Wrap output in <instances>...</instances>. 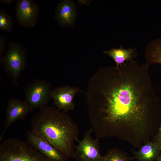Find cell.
Listing matches in <instances>:
<instances>
[{"instance_id":"6da1fadb","label":"cell","mask_w":161,"mask_h":161,"mask_svg":"<svg viewBox=\"0 0 161 161\" xmlns=\"http://www.w3.org/2000/svg\"><path fill=\"white\" fill-rule=\"evenodd\" d=\"M151 64L134 60L100 67L90 78L86 102L96 138L116 137L139 148L157 133L161 103L149 72Z\"/></svg>"},{"instance_id":"7a4b0ae2","label":"cell","mask_w":161,"mask_h":161,"mask_svg":"<svg viewBox=\"0 0 161 161\" xmlns=\"http://www.w3.org/2000/svg\"><path fill=\"white\" fill-rule=\"evenodd\" d=\"M32 130L61 152L68 159L73 157L79 140V128L66 112L47 105L40 109L31 121Z\"/></svg>"},{"instance_id":"3957f363","label":"cell","mask_w":161,"mask_h":161,"mask_svg":"<svg viewBox=\"0 0 161 161\" xmlns=\"http://www.w3.org/2000/svg\"><path fill=\"white\" fill-rule=\"evenodd\" d=\"M0 161H51L24 141L13 138L0 145Z\"/></svg>"},{"instance_id":"277c9868","label":"cell","mask_w":161,"mask_h":161,"mask_svg":"<svg viewBox=\"0 0 161 161\" xmlns=\"http://www.w3.org/2000/svg\"><path fill=\"white\" fill-rule=\"evenodd\" d=\"M8 49L0 59L5 73L11 80L13 86L18 84V80L22 72L25 68L26 51L20 44L12 41L8 43Z\"/></svg>"},{"instance_id":"5b68a950","label":"cell","mask_w":161,"mask_h":161,"mask_svg":"<svg viewBox=\"0 0 161 161\" xmlns=\"http://www.w3.org/2000/svg\"><path fill=\"white\" fill-rule=\"evenodd\" d=\"M52 87L49 81L39 79L33 80L24 87V100L32 111L47 106L51 98Z\"/></svg>"},{"instance_id":"8992f818","label":"cell","mask_w":161,"mask_h":161,"mask_svg":"<svg viewBox=\"0 0 161 161\" xmlns=\"http://www.w3.org/2000/svg\"><path fill=\"white\" fill-rule=\"evenodd\" d=\"M92 128L87 131L81 140H78L75 146L73 158L77 161H103V156L100 153L98 140L91 136Z\"/></svg>"},{"instance_id":"52a82bcc","label":"cell","mask_w":161,"mask_h":161,"mask_svg":"<svg viewBox=\"0 0 161 161\" xmlns=\"http://www.w3.org/2000/svg\"><path fill=\"white\" fill-rule=\"evenodd\" d=\"M16 16L18 24L24 28L35 26L38 19L39 8L32 0H18L16 3Z\"/></svg>"},{"instance_id":"ba28073f","label":"cell","mask_w":161,"mask_h":161,"mask_svg":"<svg viewBox=\"0 0 161 161\" xmlns=\"http://www.w3.org/2000/svg\"><path fill=\"white\" fill-rule=\"evenodd\" d=\"M78 92H83L77 87L67 85L52 89L51 98L53 100L57 108L66 112L74 110V98Z\"/></svg>"},{"instance_id":"9c48e42d","label":"cell","mask_w":161,"mask_h":161,"mask_svg":"<svg viewBox=\"0 0 161 161\" xmlns=\"http://www.w3.org/2000/svg\"><path fill=\"white\" fill-rule=\"evenodd\" d=\"M27 143L51 161H67L59 151L33 131L27 133Z\"/></svg>"},{"instance_id":"30bf717a","label":"cell","mask_w":161,"mask_h":161,"mask_svg":"<svg viewBox=\"0 0 161 161\" xmlns=\"http://www.w3.org/2000/svg\"><path fill=\"white\" fill-rule=\"evenodd\" d=\"M31 110L24 100L13 98L9 101L6 111L5 126L0 136L1 140L7 129L16 121L25 119L27 115Z\"/></svg>"},{"instance_id":"8fae6325","label":"cell","mask_w":161,"mask_h":161,"mask_svg":"<svg viewBox=\"0 0 161 161\" xmlns=\"http://www.w3.org/2000/svg\"><path fill=\"white\" fill-rule=\"evenodd\" d=\"M75 16V7L72 1L64 0L58 4L56 9L55 17L61 26H71L74 22Z\"/></svg>"},{"instance_id":"7c38bea8","label":"cell","mask_w":161,"mask_h":161,"mask_svg":"<svg viewBox=\"0 0 161 161\" xmlns=\"http://www.w3.org/2000/svg\"><path fill=\"white\" fill-rule=\"evenodd\" d=\"M138 151L133 149V157L130 160L139 161H154L157 160L161 152L160 143L148 141L142 145Z\"/></svg>"},{"instance_id":"4fadbf2b","label":"cell","mask_w":161,"mask_h":161,"mask_svg":"<svg viewBox=\"0 0 161 161\" xmlns=\"http://www.w3.org/2000/svg\"><path fill=\"white\" fill-rule=\"evenodd\" d=\"M103 53L113 59L117 67L126 62L134 60L133 59L136 58L137 55L136 47L125 49L122 46L118 48H112L109 50H104Z\"/></svg>"},{"instance_id":"5bb4252c","label":"cell","mask_w":161,"mask_h":161,"mask_svg":"<svg viewBox=\"0 0 161 161\" xmlns=\"http://www.w3.org/2000/svg\"><path fill=\"white\" fill-rule=\"evenodd\" d=\"M147 61L161 65V37L154 39L147 45L144 52Z\"/></svg>"},{"instance_id":"9a60e30c","label":"cell","mask_w":161,"mask_h":161,"mask_svg":"<svg viewBox=\"0 0 161 161\" xmlns=\"http://www.w3.org/2000/svg\"><path fill=\"white\" fill-rule=\"evenodd\" d=\"M126 153L116 148L108 150L103 156V161H130Z\"/></svg>"},{"instance_id":"2e32d148","label":"cell","mask_w":161,"mask_h":161,"mask_svg":"<svg viewBox=\"0 0 161 161\" xmlns=\"http://www.w3.org/2000/svg\"><path fill=\"white\" fill-rule=\"evenodd\" d=\"M13 22L12 17L5 10H0V29L9 32L13 29Z\"/></svg>"},{"instance_id":"e0dca14e","label":"cell","mask_w":161,"mask_h":161,"mask_svg":"<svg viewBox=\"0 0 161 161\" xmlns=\"http://www.w3.org/2000/svg\"><path fill=\"white\" fill-rule=\"evenodd\" d=\"M6 38L4 36L0 37V59L2 57L5 49L6 43Z\"/></svg>"},{"instance_id":"ac0fdd59","label":"cell","mask_w":161,"mask_h":161,"mask_svg":"<svg viewBox=\"0 0 161 161\" xmlns=\"http://www.w3.org/2000/svg\"><path fill=\"white\" fill-rule=\"evenodd\" d=\"M151 141H157L161 142V122L159 127L157 133L151 138Z\"/></svg>"},{"instance_id":"d6986e66","label":"cell","mask_w":161,"mask_h":161,"mask_svg":"<svg viewBox=\"0 0 161 161\" xmlns=\"http://www.w3.org/2000/svg\"><path fill=\"white\" fill-rule=\"evenodd\" d=\"M14 1V0H0V2L5 5H9Z\"/></svg>"},{"instance_id":"ffe728a7","label":"cell","mask_w":161,"mask_h":161,"mask_svg":"<svg viewBox=\"0 0 161 161\" xmlns=\"http://www.w3.org/2000/svg\"><path fill=\"white\" fill-rule=\"evenodd\" d=\"M161 152L157 161H161V142H160Z\"/></svg>"}]
</instances>
